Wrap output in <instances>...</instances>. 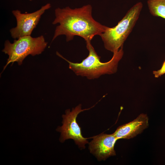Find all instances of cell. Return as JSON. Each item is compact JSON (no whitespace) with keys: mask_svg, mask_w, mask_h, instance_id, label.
<instances>
[{"mask_svg":"<svg viewBox=\"0 0 165 165\" xmlns=\"http://www.w3.org/2000/svg\"><path fill=\"white\" fill-rule=\"evenodd\" d=\"M82 105L79 104L72 111L68 109L65 114L62 116L63 125L59 127L58 130L61 132V140L62 141L69 139H73L76 144L81 148H85V145L88 143L87 138L82 135L80 127L76 121V118L81 112L89 110L92 107L82 109Z\"/></svg>","mask_w":165,"mask_h":165,"instance_id":"8992f818","label":"cell"},{"mask_svg":"<svg viewBox=\"0 0 165 165\" xmlns=\"http://www.w3.org/2000/svg\"><path fill=\"white\" fill-rule=\"evenodd\" d=\"M143 7L139 2L131 7L117 25L108 27L100 35L105 48L113 53L117 52L123 44L137 22Z\"/></svg>","mask_w":165,"mask_h":165,"instance_id":"3957f363","label":"cell"},{"mask_svg":"<svg viewBox=\"0 0 165 165\" xmlns=\"http://www.w3.org/2000/svg\"><path fill=\"white\" fill-rule=\"evenodd\" d=\"M153 74L155 78H158L165 74V60L163 62L161 68L157 71H154Z\"/></svg>","mask_w":165,"mask_h":165,"instance_id":"30bf717a","label":"cell"},{"mask_svg":"<svg viewBox=\"0 0 165 165\" xmlns=\"http://www.w3.org/2000/svg\"><path fill=\"white\" fill-rule=\"evenodd\" d=\"M147 3L152 15L165 19V0H148Z\"/></svg>","mask_w":165,"mask_h":165,"instance_id":"9c48e42d","label":"cell"},{"mask_svg":"<svg viewBox=\"0 0 165 165\" xmlns=\"http://www.w3.org/2000/svg\"><path fill=\"white\" fill-rule=\"evenodd\" d=\"M92 11L90 4L74 9L69 6L56 8L52 24L59 25L56 28L52 41L61 35L66 36L67 42L78 36L86 42L91 41L95 35L100 36L108 27L95 20L92 16Z\"/></svg>","mask_w":165,"mask_h":165,"instance_id":"6da1fadb","label":"cell"},{"mask_svg":"<svg viewBox=\"0 0 165 165\" xmlns=\"http://www.w3.org/2000/svg\"><path fill=\"white\" fill-rule=\"evenodd\" d=\"M90 143V152L99 160H105L116 155L114 145L117 140L113 134H101L92 137Z\"/></svg>","mask_w":165,"mask_h":165,"instance_id":"52a82bcc","label":"cell"},{"mask_svg":"<svg viewBox=\"0 0 165 165\" xmlns=\"http://www.w3.org/2000/svg\"><path fill=\"white\" fill-rule=\"evenodd\" d=\"M29 0L30 1H32L33 0Z\"/></svg>","mask_w":165,"mask_h":165,"instance_id":"8fae6325","label":"cell"},{"mask_svg":"<svg viewBox=\"0 0 165 165\" xmlns=\"http://www.w3.org/2000/svg\"><path fill=\"white\" fill-rule=\"evenodd\" d=\"M47 44L42 35L37 37L31 35L21 37L14 40L13 43L6 40L2 51L8 57L3 70L10 63L16 62L19 65H21L24 59L29 55L34 56L41 54Z\"/></svg>","mask_w":165,"mask_h":165,"instance_id":"277c9868","label":"cell"},{"mask_svg":"<svg viewBox=\"0 0 165 165\" xmlns=\"http://www.w3.org/2000/svg\"><path fill=\"white\" fill-rule=\"evenodd\" d=\"M86 43L89 55L80 63L72 62L57 51L56 54L68 63L69 68L76 75L85 77L89 79H98L103 75L112 74L116 72L119 62L123 55V46L117 52L113 53L110 60L104 63L101 62L100 57L97 54L91 41L86 42Z\"/></svg>","mask_w":165,"mask_h":165,"instance_id":"7a4b0ae2","label":"cell"},{"mask_svg":"<svg viewBox=\"0 0 165 165\" xmlns=\"http://www.w3.org/2000/svg\"><path fill=\"white\" fill-rule=\"evenodd\" d=\"M51 7V4L47 3L39 9L30 13H22L18 9L13 10L12 13L16 18V25L9 31L11 37L17 39L21 37L31 35L42 15Z\"/></svg>","mask_w":165,"mask_h":165,"instance_id":"5b68a950","label":"cell"},{"mask_svg":"<svg viewBox=\"0 0 165 165\" xmlns=\"http://www.w3.org/2000/svg\"><path fill=\"white\" fill-rule=\"evenodd\" d=\"M148 126V117L142 113L133 121L119 127L113 134L117 140L130 139L141 133Z\"/></svg>","mask_w":165,"mask_h":165,"instance_id":"ba28073f","label":"cell"}]
</instances>
